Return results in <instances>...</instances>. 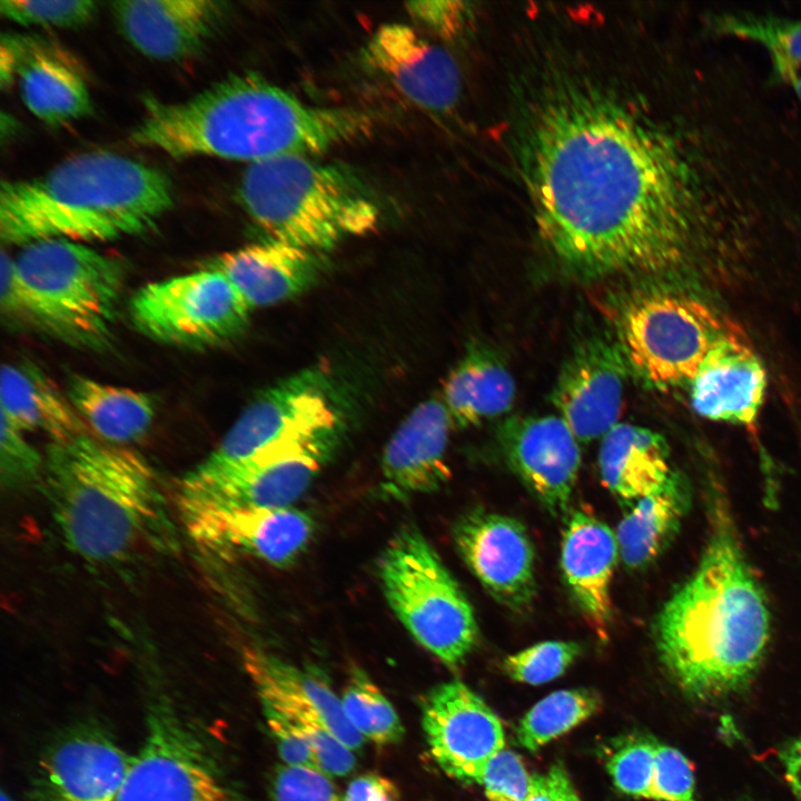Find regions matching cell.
Instances as JSON below:
<instances>
[{
  "label": "cell",
  "mask_w": 801,
  "mask_h": 801,
  "mask_svg": "<svg viewBox=\"0 0 801 801\" xmlns=\"http://www.w3.org/2000/svg\"><path fill=\"white\" fill-rule=\"evenodd\" d=\"M656 740L642 733L615 738L605 753V768L615 788L634 798L651 797Z\"/></svg>",
  "instance_id": "36"
},
{
  "label": "cell",
  "mask_w": 801,
  "mask_h": 801,
  "mask_svg": "<svg viewBox=\"0 0 801 801\" xmlns=\"http://www.w3.org/2000/svg\"><path fill=\"white\" fill-rule=\"evenodd\" d=\"M708 34L760 44L771 62V82L789 87L801 107V18L745 10L705 17Z\"/></svg>",
  "instance_id": "33"
},
{
  "label": "cell",
  "mask_w": 801,
  "mask_h": 801,
  "mask_svg": "<svg viewBox=\"0 0 801 801\" xmlns=\"http://www.w3.org/2000/svg\"><path fill=\"white\" fill-rule=\"evenodd\" d=\"M617 555L616 535L604 522L586 510L571 513L562 537L563 578L582 616L603 640L612 625L611 583Z\"/></svg>",
  "instance_id": "26"
},
{
  "label": "cell",
  "mask_w": 801,
  "mask_h": 801,
  "mask_svg": "<svg viewBox=\"0 0 801 801\" xmlns=\"http://www.w3.org/2000/svg\"><path fill=\"white\" fill-rule=\"evenodd\" d=\"M1 414L27 432H41L51 442L86 434L85 422L68 396L29 362L4 364L1 369Z\"/></svg>",
  "instance_id": "29"
},
{
  "label": "cell",
  "mask_w": 801,
  "mask_h": 801,
  "mask_svg": "<svg viewBox=\"0 0 801 801\" xmlns=\"http://www.w3.org/2000/svg\"><path fill=\"white\" fill-rule=\"evenodd\" d=\"M271 801H343L329 777L320 771L283 764L270 788Z\"/></svg>",
  "instance_id": "42"
},
{
  "label": "cell",
  "mask_w": 801,
  "mask_h": 801,
  "mask_svg": "<svg viewBox=\"0 0 801 801\" xmlns=\"http://www.w3.org/2000/svg\"><path fill=\"white\" fill-rule=\"evenodd\" d=\"M516 476L553 515L567 512L581 466L580 442L558 415L513 416L497 432Z\"/></svg>",
  "instance_id": "18"
},
{
  "label": "cell",
  "mask_w": 801,
  "mask_h": 801,
  "mask_svg": "<svg viewBox=\"0 0 801 801\" xmlns=\"http://www.w3.org/2000/svg\"><path fill=\"white\" fill-rule=\"evenodd\" d=\"M132 759L107 734L77 731L42 758L40 787L48 801H118Z\"/></svg>",
  "instance_id": "24"
},
{
  "label": "cell",
  "mask_w": 801,
  "mask_h": 801,
  "mask_svg": "<svg viewBox=\"0 0 801 801\" xmlns=\"http://www.w3.org/2000/svg\"><path fill=\"white\" fill-rule=\"evenodd\" d=\"M244 666L263 708L310 726L322 728L354 752L364 738L347 720L340 698L320 675L263 650H246Z\"/></svg>",
  "instance_id": "23"
},
{
  "label": "cell",
  "mask_w": 801,
  "mask_h": 801,
  "mask_svg": "<svg viewBox=\"0 0 801 801\" xmlns=\"http://www.w3.org/2000/svg\"><path fill=\"white\" fill-rule=\"evenodd\" d=\"M251 310L229 279L209 266L149 283L129 303L131 320L144 335L196 349L237 338Z\"/></svg>",
  "instance_id": "11"
},
{
  "label": "cell",
  "mask_w": 801,
  "mask_h": 801,
  "mask_svg": "<svg viewBox=\"0 0 801 801\" xmlns=\"http://www.w3.org/2000/svg\"><path fill=\"white\" fill-rule=\"evenodd\" d=\"M340 702L347 720L364 739L378 745L403 739L404 726L397 712L363 671H354Z\"/></svg>",
  "instance_id": "35"
},
{
  "label": "cell",
  "mask_w": 801,
  "mask_h": 801,
  "mask_svg": "<svg viewBox=\"0 0 801 801\" xmlns=\"http://www.w3.org/2000/svg\"><path fill=\"white\" fill-rule=\"evenodd\" d=\"M422 726L438 768L464 784H481L490 760L505 748L500 718L458 680L434 686L422 704Z\"/></svg>",
  "instance_id": "14"
},
{
  "label": "cell",
  "mask_w": 801,
  "mask_h": 801,
  "mask_svg": "<svg viewBox=\"0 0 801 801\" xmlns=\"http://www.w3.org/2000/svg\"><path fill=\"white\" fill-rule=\"evenodd\" d=\"M726 323L691 295L647 291L623 306L617 317V342L631 373L649 387H689Z\"/></svg>",
  "instance_id": "9"
},
{
  "label": "cell",
  "mask_w": 801,
  "mask_h": 801,
  "mask_svg": "<svg viewBox=\"0 0 801 801\" xmlns=\"http://www.w3.org/2000/svg\"><path fill=\"white\" fill-rule=\"evenodd\" d=\"M0 471L3 484L18 486L33 481L41 469L43 461L37 449L28 442L26 432L1 414L0 426Z\"/></svg>",
  "instance_id": "39"
},
{
  "label": "cell",
  "mask_w": 801,
  "mask_h": 801,
  "mask_svg": "<svg viewBox=\"0 0 801 801\" xmlns=\"http://www.w3.org/2000/svg\"><path fill=\"white\" fill-rule=\"evenodd\" d=\"M238 196L269 238L319 254L374 231L380 219L378 205L357 177L309 156L248 165Z\"/></svg>",
  "instance_id": "6"
},
{
  "label": "cell",
  "mask_w": 801,
  "mask_h": 801,
  "mask_svg": "<svg viewBox=\"0 0 801 801\" xmlns=\"http://www.w3.org/2000/svg\"><path fill=\"white\" fill-rule=\"evenodd\" d=\"M112 12L125 38L140 53L179 61L205 48L227 8L214 0H122L112 3Z\"/></svg>",
  "instance_id": "22"
},
{
  "label": "cell",
  "mask_w": 801,
  "mask_h": 801,
  "mask_svg": "<svg viewBox=\"0 0 801 801\" xmlns=\"http://www.w3.org/2000/svg\"><path fill=\"white\" fill-rule=\"evenodd\" d=\"M787 779L801 801V756L792 752L787 755Z\"/></svg>",
  "instance_id": "48"
},
{
  "label": "cell",
  "mask_w": 801,
  "mask_h": 801,
  "mask_svg": "<svg viewBox=\"0 0 801 801\" xmlns=\"http://www.w3.org/2000/svg\"><path fill=\"white\" fill-rule=\"evenodd\" d=\"M263 712L266 723L276 739L278 752L284 763L289 767L320 771L308 739L276 711L263 708Z\"/></svg>",
  "instance_id": "44"
},
{
  "label": "cell",
  "mask_w": 801,
  "mask_h": 801,
  "mask_svg": "<svg viewBox=\"0 0 801 801\" xmlns=\"http://www.w3.org/2000/svg\"><path fill=\"white\" fill-rule=\"evenodd\" d=\"M172 205V185L161 170L111 151H86L41 176L3 180L0 237L22 247L113 240L150 230Z\"/></svg>",
  "instance_id": "4"
},
{
  "label": "cell",
  "mask_w": 801,
  "mask_h": 801,
  "mask_svg": "<svg viewBox=\"0 0 801 801\" xmlns=\"http://www.w3.org/2000/svg\"><path fill=\"white\" fill-rule=\"evenodd\" d=\"M16 79L24 106L47 125H66L92 110L81 72L66 53L46 40L20 34L1 37V85L10 86Z\"/></svg>",
  "instance_id": "20"
},
{
  "label": "cell",
  "mask_w": 801,
  "mask_h": 801,
  "mask_svg": "<svg viewBox=\"0 0 801 801\" xmlns=\"http://www.w3.org/2000/svg\"><path fill=\"white\" fill-rule=\"evenodd\" d=\"M650 799L695 801L694 775L688 759L676 749L656 741Z\"/></svg>",
  "instance_id": "40"
},
{
  "label": "cell",
  "mask_w": 801,
  "mask_h": 801,
  "mask_svg": "<svg viewBox=\"0 0 801 801\" xmlns=\"http://www.w3.org/2000/svg\"><path fill=\"white\" fill-rule=\"evenodd\" d=\"M44 475L55 522L81 558L115 565L170 545L162 495L134 452L87 434L51 442Z\"/></svg>",
  "instance_id": "5"
},
{
  "label": "cell",
  "mask_w": 801,
  "mask_h": 801,
  "mask_svg": "<svg viewBox=\"0 0 801 801\" xmlns=\"http://www.w3.org/2000/svg\"><path fill=\"white\" fill-rule=\"evenodd\" d=\"M0 307L2 315L19 324L31 326V307L27 288L19 275L16 259L1 253Z\"/></svg>",
  "instance_id": "45"
},
{
  "label": "cell",
  "mask_w": 801,
  "mask_h": 801,
  "mask_svg": "<svg viewBox=\"0 0 801 801\" xmlns=\"http://www.w3.org/2000/svg\"><path fill=\"white\" fill-rule=\"evenodd\" d=\"M599 469L604 486L629 504L660 488L674 472L666 439L629 423H619L601 438Z\"/></svg>",
  "instance_id": "28"
},
{
  "label": "cell",
  "mask_w": 801,
  "mask_h": 801,
  "mask_svg": "<svg viewBox=\"0 0 801 801\" xmlns=\"http://www.w3.org/2000/svg\"><path fill=\"white\" fill-rule=\"evenodd\" d=\"M711 530L693 574L654 623L660 660L689 696L708 701L744 689L770 639V612L728 512L713 506Z\"/></svg>",
  "instance_id": "2"
},
{
  "label": "cell",
  "mask_w": 801,
  "mask_h": 801,
  "mask_svg": "<svg viewBox=\"0 0 801 801\" xmlns=\"http://www.w3.org/2000/svg\"><path fill=\"white\" fill-rule=\"evenodd\" d=\"M370 121L345 107L307 103L254 73H234L181 101L149 98L130 141L174 158L209 156L248 165L313 157L364 136Z\"/></svg>",
  "instance_id": "3"
},
{
  "label": "cell",
  "mask_w": 801,
  "mask_h": 801,
  "mask_svg": "<svg viewBox=\"0 0 801 801\" xmlns=\"http://www.w3.org/2000/svg\"><path fill=\"white\" fill-rule=\"evenodd\" d=\"M601 708L600 694L591 689L553 692L534 704L520 720L515 730L516 742L525 750L536 752L590 719Z\"/></svg>",
  "instance_id": "34"
},
{
  "label": "cell",
  "mask_w": 801,
  "mask_h": 801,
  "mask_svg": "<svg viewBox=\"0 0 801 801\" xmlns=\"http://www.w3.org/2000/svg\"><path fill=\"white\" fill-rule=\"evenodd\" d=\"M118 801L236 800L184 724L160 708L151 713Z\"/></svg>",
  "instance_id": "13"
},
{
  "label": "cell",
  "mask_w": 801,
  "mask_h": 801,
  "mask_svg": "<svg viewBox=\"0 0 801 801\" xmlns=\"http://www.w3.org/2000/svg\"><path fill=\"white\" fill-rule=\"evenodd\" d=\"M385 597L426 651L458 669L478 643L472 604L442 558L415 527L394 535L378 564Z\"/></svg>",
  "instance_id": "8"
},
{
  "label": "cell",
  "mask_w": 801,
  "mask_h": 801,
  "mask_svg": "<svg viewBox=\"0 0 801 801\" xmlns=\"http://www.w3.org/2000/svg\"><path fill=\"white\" fill-rule=\"evenodd\" d=\"M767 370L745 334L728 320L689 385L702 417L753 427L767 389Z\"/></svg>",
  "instance_id": "21"
},
{
  "label": "cell",
  "mask_w": 801,
  "mask_h": 801,
  "mask_svg": "<svg viewBox=\"0 0 801 801\" xmlns=\"http://www.w3.org/2000/svg\"><path fill=\"white\" fill-rule=\"evenodd\" d=\"M527 801H551L550 785L546 775L532 774L531 793Z\"/></svg>",
  "instance_id": "49"
},
{
  "label": "cell",
  "mask_w": 801,
  "mask_h": 801,
  "mask_svg": "<svg viewBox=\"0 0 801 801\" xmlns=\"http://www.w3.org/2000/svg\"><path fill=\"white\" fill-rule=\"evenodd\" d=\"M714 107L681 129L587 86L550 90L522 162L552 255L586 277L663 273L779 208L768 159Z\"/></svg>",
  "instance_id": "1"
},
{
  "label": "cell",
  "mask_w": 801,
  "mask_h": 801,
  "mask_svg": "<svg viewBox=\"0 0 801 801\" xmlns=\"http://www.w3.org/2000/svg\"><path fill=\"white\" fill-rule=\"evenodd\" d=\"M462 560L488 594L513 612L524 613L536 595L535 552L516 518L477 508L454 526Z\"/></svg>",
  "instance_id": "15"
},
{
  "label": "cell",
  "mask_w": 801,
  "mask_h": 801,
  "mask_svg": "<svg viewBox=\"0 0 801 801\" xmlns=\"http://www.w3.org/2000/svg\"><path fill=\"white\" fill-rule=\"evenodd\" d=\"M630 373L617 339L596 335L574 348L561 368L552 403L580 443L602 438L619 424Z\"/></svg>",
  "instance_id": "16"
},
{
  "label": "cell",
  "mask_w": 801,
  "mask_h": 801,
  "mask_svg": "<svg viewBox=\"0 0 801 801\" xmlns=\"http://www.w3.org/2000/svg\"><path fill=\"white\" fill-rule=\"evenodd\" d=\"M67 396L82 421L113 445L141 438L156 415L151 395L82 375L70 377Z\"/></svg>",
  "instance_id": "32"
},
{
  "label": "cell",
  "mask_w": 801,
  "mask_h": 801,
  "mask_svg": "<svg viewBox=\"0 0 801 801\" xmlns=\"http://www.w3.org/2000/svg\"><path fill=\"white\" fill-rule=\"evenodd\" d=\"M14 259L31 327L72 347H107L123 287L120 260L67 239L28 244Z\"/></svg>",
  "instance_id": "7"
},
{
  "label": "cell",
  "mask_w": 801,
  "mask_h": 801,
  "mask_svg": "<svg viewBox=\"0 0 801 801\" xmlns=\"http://www.w3.org/2000/svg\"><path fill=\"white\" fill-rule=\"evenodd\" d=\"M343 426L263 454L215 475L189 472L179 505L289 507L309 487L333 454Z\"/></svg>",
  "instance_id": "12"
},
{
  "label": "cell",
  "mask_w": 801,
  "mask_h": 801,
  "mask_svg": "<svg viewBox=\"0 0 801 801\" xmlns=\"http://www.w3.org/2000/svg\"><path fill=\"white\" fill-rule=\"evenodd\" d=\"M344 425L326 372L309 367L260 392L191 473L215 475Z\"/></svg>",
  "instance_id": "10"
},
{
  "label": "cell",
  "mask_w": 801,
  "mask_h": 801,
  "mask_svg": "<svg viewBox=\"0 0 801 801\" xmlns=\"http://www.w3.org/2000/svg\"><path fill=\"white\" fill-rule=\"evenodd\" d=\"M546 777L551 801H581L566 769L561 762L552 764Z\"/></svg>",
  "instance_id": "47"
},
{
  "label": "cell",
  "mask_w": 801,
  "mask_h": 801,
  "mask_svg": "<svg viewBox=\"0 0 801 801\" xmlns=\"http://www.w3.org/2000/svg\"><path fill=\"white\" fill-rule=\"evenodd\" d=\"M452 427L443 399L418 404L384 448V492L402 500L438 490L449 477L446 453Z\"/></svg>",
  "instance_id": "25"
},
{
  "label": "cell",
  "mask_w": 801,
  "mask_h": 801,
  "mask_svg": "<svg viewBox=\"0 0 801 801\" xmlns=\"http://www.w3.org/2000/svg\"><path fill=\"white\" fill-rule=\"evenodd\" d=\"M364 57L375 72L421 108L445 112L459 99L462 77L455 59L409 24L380 26L367 41Z\"/></svg>",
  "instance_id": "19"
},
{
  "label": "cell",
  "mask_w": 801,
  "mask_h": 801,
  "mask_svg": "<svg viewBox=\"0 0 801 801\" xmlns=\"http://www.w3.org/2000/svg\"><path fill=\"white\" fill-rule=\"evenodd\" d=\"M582 651L574 641H543L506 656L503 669L516 682L540 685L563 675Z\"/></svg>",
  "instance_id": "37"
},
{
  "label": "cell",
  "mask_w": 801,
  "mask_h": 801,
  "mask_svg": "<svg viewBox=\"0 0 801 801\" xmlns=\"http://www.w3.org/2000/svg\"><path fill=\"white\" fill-rule=\"evenodd\" d=\"M690 506V484L676 469L660 488L634 502L615 532L625 567L637 571L653 563L674 538Z\"/></svg>",
  "instance_id": "30"
},
{
  "label": "cell",
  "mask_w": 801,
  "mask_h": 801,
  "mask_svg": "<svg viewBox=\"0 0 801 801\" xmlns=\"http://www.w3.org/2000/svg\"><path fill=\"white\" fill-rule=\"evenodd\" d=\"M443 393L452 425L466 428L508 412L516 386L495 350L473 346L449 373Z\"/></svg>",
  "instance_id": "31"
},
{
  "label": "cell",
  "mask_w": 801,
  "mask_h": 801,
  "mask_svg": "<svg viewBox=\"0 0 801 801\" xmlns=\"http://www.w3.org/2000/svg\"><path fill=\"white\" fill-rule=\"evenodd\" d=\"M790 752L801 756V739L794 743V745L791 748Z\"/></svg>",
  "instance_id": "50"
},
{
  "label": "cell",
  "mask_w": 801,
  "mask_h": 801,
  "mask_svg": "<svg viewBox=\"0 0 801 801\" xmlns=\"http://www.w3.org/2000/svg\"><path fill=\"white\" fill-rule=\"evenodd\" d=\"M0 801H14V800L10 795L6 794V792H1Z\"/></svg>",
  "instance_id": "51"
},
{
  "label": "cell",
  "mask_w": 801,
  "mask_h": 801,
  "mask_svg": "<svg viewBox=\"0 0 801 801\" xmlns=\"http://www.w3.org/2000/svg\"><path fill=\"white\" fill-rule=\"evenodd\" d=\"M207 266L222 273L255 309L288 300L322 276L324 254L273 238L215 257Z\"/></svg>",
  "instance_id": "27"
},
{
  "label": "cell",
  "mask_w": 801,
  "mask_h": 801,
  "mask_svg": "<svg viewBox=\"0 0 801 801\" xmlns=\"http://www.w3.org/2000/svg\"><path fill=\"white\" fill-rule=\"evenodd\" d=\"M194 540L219 553L241 552L276 566L291 563L307 546L312 517L289 507L180 505Z\"/></svg>",
  "instance_id": "17"
},
{
  "label": "cell",
  "mask_w": 801,
  "mask_h": 801,
  "mask_svg": "<svg viewBox=\"0 0 801 801\" xmlns=\"http://www.w3.org/2000/svg\"><path fill=\"white\" fill-rule=\"evenodd\" d=\"M0 12L7 19L22 26L71 29L86 24L97 12L91 0L30 1L2 0Z\"/></svg>",
  "instance_id": "38"
},
{
  "label": "cell",
  "mask_w": 801,
  "mask_h": 801,
  "mask_svg": "<svg viewBox=\"0 0 801 801\" xmlns=\"http://www.w3.org/2000/svg\"><path fill=\"white\" fill-rule=\"evenodd\" d=\"M479 785L488 801H527L532 774L517 753L503 748L487 763Z\"/></svg>",
  "instance_id": "41"
},
{
  "label": "cell",
  "mask_w": 801,
  "mask_h": 801,
  "mask_svg": "<svg viewBox=\"0 0 801 801\" xmlns=\"http://www.w3.org/2000/svg\"><path fill=\"white\" fill-rule=\"evenodd\" d=\"M343 801H399V791L388 778L364 773L350 781Z\"/></svg>",
  "instance_id": "46"
},
{
  "label": "cell",
  "mask_w": 801,
  "mask_h": 801,
  "mask_svg": "<svg viewBox=\"0 0 801 801\" xmlns=\"http://www.w3.org/2000/svg\"><path fill=\"white\" fill-rule=\"evenodd\" d=\"M407 11L422 26L438 37L456 39L472 23V4L458 0H427L407 3Z\"/></svg>",
  "instance_id": "43"
}]
</instances>
